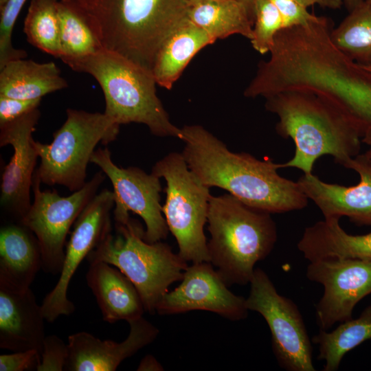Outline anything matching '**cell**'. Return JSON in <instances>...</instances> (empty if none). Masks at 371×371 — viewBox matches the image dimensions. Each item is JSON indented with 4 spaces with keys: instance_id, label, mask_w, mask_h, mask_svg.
Wrapping results in <instances>:
<instances>
[{
    "instance_id": "obj_1",
    "label": "cell",
    "mask_w": 371,
    "mask_h": 371,
    "mask_svg": "<svg viewBox=\"0 0 371 371\" xmlns=\"http://www.w3.org/2000/svg\"><path fill=\"white\" fill-rule=\"evenodd\" d=\"M181 129V152L189 168L206 186L222 188L246 205L281 214L306 207L308 199L298 183L279 175L281 164L234 153L198 124Z\"/></svg>"
},
{
    "instance_id": "obj_2",
    "label": "cell",
    "mask_w": 371,
    "mask_h": 371,
    "mask_svg": "<svg viewBox=\"0 0 371 371\" xmlns=\"http://www.w3.org/2000/svg\"><path fill=\"white\" fill-rule=\"evenodd\" d=\"M266 109L276 114V130L295 144L291 159L282 168H296L312 174L315 163L331 155L344 167L360 153L363 133L358 122L330 99L308 91H289L265 98Z\"/></svg>"
},
{
    "instance_id": "obj_3",
    "label": "cell",
    "mask_w": 371,
    "mask_h": 371,
    "mask_svg": "<svg viewBox=\"0 0 371 371\" xmlns=\"http://www.w3.org/2000/svg\"><path fill=\"white\" fill-rule=\"evenodd\" d=\"M103 49L151 71L166 38L188 19L189 0H74Z\"/></svg>"
},
{
    "instance_id": "obj_4",
    "label": "cell",
    "mask_w": 371,
    "mask_h": 371,
    "mask_svg": "<svg viewBox=\"0 0 371 371\" xmlns=\"http://www.w3.org/2000/svg\"><path fill=\"white\" fill-rule=\"evenodd\" d=\"M207 222L210 262L227 286L249 283L255 265L269 255L277 241L271 214L224 194L211 196Z\"/></svg>"
},
{
    "instance_id": "obj_5",
    "label": "cell",
    "mask_w": 371,
    "mask_h": 371,
    "mask_svg": "<svg viewBox=\"0 0 371 371\" xmlns=\"http://www.w3.org/2000/svg\"><path fill=\"white\" fill-rule=\"evenodd\" d=\"M73 70L92 76L100 85L108 116L120 126L143 124L157 137L182 138L156 93L151 71L121 54L102 49L78 58L63 60Z\"/></svg>"
},
{
    "instance_id": "obj_6",
    "label": "cell",
    "mask_w": 371,
    "mask_h": 371,
    "mask_svg": "<svg viewBox=\"0 0 371 371\" xmlns=\"http://www.w3.org/2000/svg\"><path fill=\"white\" fill-rule=\"evenodd\" d=\"M144 233L142 224L133 218L115 223L114 231L106 234L87 260L89 263L104 262L121 271L137 289L145 311L153 314L168 287L182 280L188 265L168 244L145 240Z\"/></svg>"
},
{
    "instance_id": "obj_7",
    "label": "cell",
    "mask_w": 371,
    "mask_h": 371,
    "mask_svg": "<svg viewBox=\"0 0 371 371\" xmlns=\"http://www.w3.org/2000/svg\"><path fill=\"white\" fill-rule=\"evenodd\" d=\"M63 124L49 144L36 141L40 164L35 171L41 182L66 187L72 192L87 183V168L96 146L113 142L120 125L106 113L67 109Z\"/></svg>"
},
{
    "instance_id": "obj_8",
    "label": "cell",
    "mask_w": 371,
    "mask_h": 371,
    "mask_svg": "<svg viewBox=\"0 0 371 371\" xmlns=\"http://www.w3.org/2000/svg\"><path fill=\"white\" fill-rule=\"evenodd\" d=\"M151 172L166 182L162 212L177 240L178 254L186 262H210L203 227L207 221L210 188L189 168L181 153H168L155 164Z\"/></svg>"
},
{
    "instance_id": "obj_9",
    "label": "cell",
    "mask_w": 371,
    "mask_h": 371,
    "mask_svg": "<svg viewBox=\"0 0 371 371\" xmlns=\"http://www.w3.org/2000/svg\"><path fill=\"white\" fill-rule=\"evenodd\" d=\"M100 170L80 190L63 196L56 190H42V183L34 173V199L21 223L36 236L41 250L42 269L52 275L60 274L63 268L66 238L71 226L98 193L106 178Z\"/></svg>"
},
{
    "instance_id": "obj_10",
    "label": "cell",
    "mask_w": 371,
    "mask_h": 371,
    "mask_svg": "<svg viewBox=\"0 0 371 371\" xmlns=\"http://www.w3.org/2000/svg\"><path fill=\"white\" fill-rule=\"evenodd\" d=\"M249 283L247 308L260 313L267 322L279 366L288 371H315L311 341L297 305L279 294L260 268L255 269Z\"/></svg>"
},
{
    "instance_id": "obj_11",
    "label": "cell",
    "mask_w": 371,
    "mask_h": 371,
    "mask_svg": "<svg viewBox=\"0 0 371 371\" xmlns=\"http://www.w3.org/2000/svg\"><path fill=\"white\" fill-rule=\"evenodd\" d=\"M91 163L98 166L111 182L115 223L126 222L131 218L129 212H132L145 223V240L155 243L166 239L169 229L161 205V178L137 167L117 166L107 147L95 150Z\"/></svg>"
},
{
    "instance_id": "obj_12",
    "label": "cell",
    "mask_w": 371,
    "mask_h": 371,
    "mask_svg": "<svg viewBox=\"0 0 371 371\" xmlns=\"http://www.w3.org/2000/svg\"><path fill=\"white\" fill-rule=\"evenodd\" d=\"M114 206L113 190L103 189L90 201L74 223L66 244L58 280L41 304L45 319L48 322L74 313L75 306L67 297L70 281L82 261L112 230L111 217Z\"/></svg>"
},
{
    "instance_id": "obj_13",
    "label": "cell",
    "mask_w": 371,
    "mask_h": 371,
    "mask_svg": "<svg viewBox=\"0 0 371 371\" xmlns=\"http://www.w3.org/2000/svg\"><path fill=\"white\" fill-rule=\"evenodd\" d=\"M306 278L322 284L324 293L316 304L320 330L352 318L356 304L371 293V260L341 258L311 261Z\"/></svg>"
},
{
    "instance_id": "obj_14",
    "label": "cell",
    "mask_w": 371,
    "mask_h": 371,
    "mask_svg": "<svg viewBox=\"0 0 371 371\" xmlns=\"http://www.w3.org/2000/svg\"><path fill=\"white\" fill-rule=\"evenodd\" d=\"M40 117L37 108L0 125V146L10 145L13 148L1 173L0 205L12 221L21 222L32 204L30 190L39 158L32 134Z\"/></svg>"
},
{
    "instance_id": "obj_15",
    "label": "cell",
    "mask_w": 371,
    "mask_h": 371,
    "mask_svg": "<svg viewBox=\"0 0 371 371\" xmlns=\"http://www.w3.org/2000/svg\"><path fill=\"white\" fill-rule=\"evenodd\" d=\"M181 281L177 288L162 297L156 313L171 315L201 310L234 321L247 317L249 310L245 299L228 289L210 262L192 263Z\"/></svg>"
},
{
    "instance_id": "obj_16",
    "label": "cell",
    "mask_w": 371,
    "mask_h": 371,
    "mask_svg": "<svg viewBox=\"0 0 371 371\" xmlns=\"http://www.w3.org/2000/svg\"><path fill=\"white\" fill-rule=\"evenodd\" d=\"M359 175V181L349 187L322 181L312 174H304L297 183L324 218L346 216L357 226H371V146L352 157L345 166Z\"/></svg>"
},
{
    "instance_id": "obj_17",
    "label": "cell",
    "mask_w": 371,
    "mask_h": 371,
    "mask_svg": "<svg viewBox=\"0 0 371 371\" xmlns=\"http://www.w3.org/2000/svg\"><path fill=\"white\" fill-rule=\"evenodd\" d=\"M130 331L122 342L101 340L87 332L68 337L69 356L65 370L115 371L126 359L152 343L159 330L143 317L128 322Z\"/></svg>"
},
{
    "instance_id": "obj_18",
    "label": "cell",
    "mask_w": 371,
    "mask_h": 371,
    "mask_svg": "<svg viewBox=\"0 0 371 371\" xmlns=\"http://www.w3.org/2000/svg\"><path fill=\"white\" fill-rule=\"evenodd\" d=\"M41 305L28 289L0 288V348L12 352L36 350L41 355L46 335Z\"/></svg>"
},
{
    "instance_id": "obj_19",
    "label": "cell",
    "mask_w": 371,
    "mask_h": 371,
    "mask_svg": "<svg viewBox=\"0 0 371 371\" xmlns=\"http://www.w3.org/2000/svg\"><path fill=\"white\" fill-rule=\"evenodd\" d=\"M42 269L38 240L21 222L10 221L0 229V288L23 291Z\"/></svg>"
},
{
    "instance_id": "obj_20",
    "label": "cell",
    "mask_w": 371,
    "mask_h": 371,
    "mask_svg": "<svg viewBox=\"0 0 371 371\" xmlns=\"http://www.w3.org/2000/svg\"><path fill=\"white\" fill-rule=\"evenodd\" d=\"M86 281L105 322H129L142 317L145 308L137 289L115 267L104 262L89 263Z\"/></svg>"
},
{
    "instance_id": "obj_21",
    "label": "cell",
    "mask_w": 371,
    "mask_h": 371,
    "mask_svg": "<svg viewBox=\"0 0 371 371\" xmlns=\"http://www.w3.org/2000/svg\"><path fill=\"white\" fill-rule=\"evenodd\" d=\"M339 218H324L307 227L297 243L309 262L324 259L355 258L371 260V232L361 235L347 233Z\"/></svg>"
},
{
    "instance_id": "obj_22",
    "label": "cell",
    "mask_w": 371,
    "mask_h": 371,
    "mask_svg": "<svg viewBox=\"0 0 371 371\" xmlns=\"http://www.w3.org/2000/svg\"><path fill=\"white\" fill-rule=\"evenodd\" d=\"M216 40L205 31L186 20L161 45L153 67L158 85L170 89L199 51Z\"/></svg>"
},
{
    "instance_id": "obj_23",
    "label": "cell",
    "mask_w": 371,
    "mask_h": 371,
    "mask_svg": "<svg viewBox=\"0 0 371 371\" xmlns=\"http://www.w3.org/2000/svg\"><path fill=\"white\" fill-rule=\"evenodd\" d=\"M68 87L54 62L39 63L19 58L0 68V95L23 99H38Z\"/></svg>"
},
{
    "instance_id": "obj_24",
    "label": "cell",
    "mask_w": 371,
    "mask_h": 371,
    "mask_svg": "<svg viewBox=\"0 0 371 371\" xmlns=\"http://www.w3.org/2000/svg\"><path fill=\"white\" fill-rule=\"evenodd\" d=\"M188 19L215 40L240 34L253 36L254 10L240 0H201L190 2Z\"/></svg>"
},
{
    "instance_id": "obj_25",
    "label": "cell",
    "mask_w": 371,
    "mask_h": 371,
    "mask_svg": "<svg viewBox=\"0 0 371 371\" xmlns=\"http://www.w3.org/2000/svg\"><path fill=\"white\" fill-rule=\"evenodd\" d=\"M371 339V304L356 319L340 323L333 330H319L312 341L318 346L317 359L324 360V371L338 370L344 355Z\"/></svg>"
},
{
    "instance_id": "obj_26",
    "label": "cell",
    "mask_w": 371,
    "mask_h": 371,
    "mask_svg": "<svg viewBox=\"0 0 371 371\" xmlns=\"http://www.w3.org/2000/svg\"><path fill=\"white\" fill-rule=\"evenodd\" d=\"M62 60L93 54L103 49L87 16L74 0L57 3Z\"/></svg>"
},
{
    "instance_id": "obj_27",
    "label": "cell",
    "mask_w": 371,
    "mask_h": 371,
    "mask_svg": "<svg viewBox=\"0 0 371 371\" xmlns=\"http://www.w3.org/2000/svg\"><path fill=\"white\" fill-rule=\"evenodd\" d=\"M333 44L363 67H371V4L363 1L330 32Z\"/></svg>"
},
{
    "instance_id": "obj_28",
    "label": "cell",
    "mask_w": 371,
    "mask_h": 371,
    "mask_svg": "<svg viewBox=\"0 0 371 371\" xmlns=\"http://www.w3.org/2000/svg\"><path fill=\"white\" fill-rule=\"evenodd\" d=\"M57 0H32L24 21V32L30 43L60 58V27Z\"/></svg>"
},
{
    "instance_id": "obj_29",
    "label": "cell",
    "mask_w": 371,
    "mask_h": 371,
    "mask_svg": "<svg viewBox=\"0 0 371 371\" xmlns=\"http://www.w3.org/2000/svg\"><path fill=\"white\" fill-rule=\"evenodd\" d=\"M254 22L251 41L254 49L261 54L269 52L277 33L283 28L281 14L271 0H255Z\"/></svg>"
},
{
    "instance_id": "obj_30",
    "label": "cell",
    "mask_w": 371,
    "mask_h": 371,
    "mask_svg": "<svg viewBox=\"0 0 371 371\" xmlns=\"http://www.w3.org/2000/svg\"><path fill=\"white\" fill-rule=\"evenodd\" d=\"M27 0H8L0 9V68L8 62L25 58L26 52L16 49L12 43L14 24Z\"/></svg>"
},
{
    "instance_id": "obj_31",
    "label": "cell",
    "mask_w": 371,
    "mask_h": 371,
    "mask_svg": "<svg viewBox=\"0 0 371 371\" xmlns=\"http://www.w3.org/2000/svg\"><path fill=\"white\" fill-rule=\"evenodd\" d=\"M350 111L361 124L364 136L362 142L371 146V71L359 81L351 99Z\"/></svg>"
},
{
    "instance_id": "obj_32",
    "label": "cell",
    "mask_w": 371,
    "mask_h": 371,
    "mask_svg": "<svg viewBox=\"0 0 371 371\" xmlns=\"http://www.w3.org/2000/svg\"><path fill=\"white\" fill-rule=\"evenodd\" d=\"M68 356V344L55 335L46 336L43 342L41 363L36 370H65Z\"/></svg>"
},
{
    "instance_id": "obj_33",
    "label": "cell",
    "mask_w": 371,
    "mask_h": 371,
    "mask_svg": "<svg viewBox=\"0 0 371 371\" xmlns=\"http://www.w3.org/2000/svg\"><path fill=\"white\" fill-rule=\"evenodd\" d=\"M278 9L283 28L304 26L317 19L318 16L310 13L307 8L294 0H271Z\"/></svg>"
},
{
    "instance_id": "obj_34",
    "label": "cell",
    "mask_w": 371,
    "mask_h": 371,
    "mask_svg": "<svg viewBox=\"0 0 371 371\" xmlns=\"http://www.w3.org/2000/svg\"><path fill=\"white\" fill-rule=\"evenodd\" d=\"M41 355L36 350L13 352L0 355V371H28L36 370Z\"/></svg>"
},
{
    "instance_id": "obj_35",
    "label": "cell",
    "mask_w": 371,
    "mask_h": 371,
    "mask_svg": "<svg viewBox=\"0 0 371 371\" xmlns=\"http://www.w3.org/2000/svg\"><path fill=\"white\" fill-rule=\"evenodd\" d=\"M41 98L23 100L0 95V125L38 108Z\"/></svg>"
},
{
    "instance_id": "obj_36",
    "label": "cell",
    "mask_w": 371,
    "mask_h": 371,
    "mask_svg": "<svg viewBox=\"0 0 371 371\" xmlns=\"http://www.w3.org/2000/svg\"><path fill=\"white\" fill-rule=\"evenodd\" d=\"M302 5L308 8L314 5H318L323 8L331 10L341 9L344 5V0H294Z\"/></svg>"
},
{
    "instance_id": "obj_37",
    "label": "cell",
    "mask_w": 371,
    "mask_h": 371,
    "mask_svg": "<svg viewBox=\"0 0 371 371\" xmlns=\"http://www.w3.org/2000/svg\"><path fill=\"white\" fill-rule=\"evenodd\" d=\"M137 370L161 371L164 370V368L154 356L147 355L140 361Z\"/></svg>"
},
{
    "instance_id": "obj_38",
    "label": "cell",
    "mask_w": 371,
    "mask_h": 371,
    "mask_svg": "<svg viewBox=\"0 0 371 371\" xmlns=\"http://www.w3.org/2000/svg\"><path fill=\"white\" fill-rule=\"evenodd\" d=\"M363 1L364 0H344V5L349 12Z\"/></svg>"
},
{
    "instance_id": "obj_39",
    "label": "cell",
    "mask_w": 371,
    "mask_h": 371,
    "mask_svg": "<svg viewBox=\"0 0 371 371\" xmlns=\"http://www.w3.org/2000/svg\"><path fill=\"white\" fill-rule=\"evenodd\" d=\"M240 1L247 3L254 10L253 6H254V3L255 0H240Z\"/></svg>"
},
{
    "instance_id": "obj_40",
    "label": "cell",
    "mask_w": 371,
    "mask_h": 371,
    "mask_svg": "<svg viewBox=\"0 0 371 371\" xmlns=\"http://www.w3.org/2000/svg\"><path fill=\"white\" fill-rule=\"evenodd\" d=\"M8 0H0V9H1L6 3Z\"/></svg>"
},
{
    "instance_id": "obj_41",
    "label": "cell",
    "mask_w": 371,
    "mask_h": 371,
    "mask_svg": "<svg viewBox=\"0 0 371 371\" xmlns=\"http://www.w3.org/2000/svg\"><path fill=\"white\" fill-rule=\"evenodd\" d=\"M364 67L371 71V67Z\"/></svg>"
},
{
    "instance_id": "obj_42",
    "label": "cell",
    "mask_w": 371,
    "mask_h": 371,
    "mask_svg": "<svg viewBox=\"0 0 371 371\" xmlns=\"http://www.w3.org/2000/svg\"><path fill=\"white\" fill-rule=\"evenodd\" d=\"M364 1L368 2V3L371 4V0H364Z\"/></svg>"
},
{
    "instance_id": "obj_43",
    "label": "cell",
    "mask_w": 371,
    "mask_h": 371,
    "mask_svg": "<svg viewBox=\"0 0 371 371\" xmlns=\"http://www.w3.org/2000/svg\"><path fill=\"white\" fill-rule=\"evenodd\" d=\"M196 1H201V0H189V2Z\"/></svg>"
}]
</instances>
